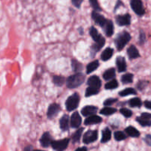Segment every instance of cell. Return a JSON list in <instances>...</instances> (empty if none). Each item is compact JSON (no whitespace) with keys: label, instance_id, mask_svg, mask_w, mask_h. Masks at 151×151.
<instances>
[{"label":"cell","instance_id":"18","mask_svg":"<svg viewBox=\"0 0 151 151\" xmlns=\"http://www.w3.org/2000/svg\"><path fill=\"white\" fill-rule=\"evenodd\" d=\"M103 29H104L105 32H106L107 36H111L114 33V24L113 22L110 20H107V22L103 27Z\"/></svg>","mask_w":151,"mask_h":151},{"label":"cell","instance_id":"24","mask_svg":"<svg viewBox=\"0 0 151 151\" xmlns=\"http://www.w3.org/2000/svg\"><path fill=\"white\" fill-rule=\"evenodd\" d=\"M115 69L114 68H111V69H107L106 72L103 73V78H104L106 81H109V80H111L114 78L115 76Z\"/></svg>","mask_w":151,"mask_h":151},{"label":"cell","instance_id":"36","mask_svg":"<svg viewBox=\"0 0 151 151\" xmlns=\"http://www.w3.org/2000/svg\"><path fill=\"white\" fill-rule=\"evenodd\" d=\"M120 113L122 114L124 116H125V117L127 118L131 117L133 114L132 111H131V110H129V109H125V108H123V109H120Z\"/></svg>","mask_w":151,"mask_h":151},{"label":"cell","instance_id":"42","mask_svg":"<svg viewBox=\"0 0 151 151\" xmlns=\"http://www.w3.org/2000/svg\"><path fill=\"white\" fill-rule=\"evenodd\" d=\"M145 141L147 143V145H148L149 146H151V135L148 134V135L146 136V137H145Z\"/></svg>","mask_w":151,"mask_h":151},{"label":"cell","instance_id":"7","mask_svg":"<svg viewBox=\"0 0 151 151\" xmlns=\"http://www.w3.org/2000/svg\"><path fill=\"white\" fill-rule=\"evenodd\" d=\"M97 139V131H88L84 134L83 141L85 144H90L94 142Z\"/></svg>","mask_w":151,"mask_h":151},{"label":"cell","instance_id":"29","mask_svg":"<svg viewBox=\"0 0 151 151\" xmlns=\"http://www.w3.org/2000/svg\"><path fill=\"white\" fill-rule=\"evenodd\" d=\"M52 80L53 83L58 86H61L65 83V78L62 76H59V75H55L53 77Z\"/></svg>","mask_w":151,"mask_h":151},{"label":"cell","instance_id":"10","mask_svg":"<svg viewBox=\"0 0 151 151\" xmlns=\"http://www.w3.org/2000/svg\"><path fill=\"white\" fill-rule=\"evenodd\" d=\"M91 17L94 19V22H96V24H98L99 26L102 27H103L105 26V24H106V22H107V19H105L104 16L99 14L96 11L92 12V13H91Z\"/></svg>","mask_w":151,"mask_h":151},{"label":"cell","instance_id":"28","mask_svg":"<svg viewBox=\"0 0 151 151\" xmlns=\"http://www.w3.org/2000/svg\"><path fill=\"white\" fill-rule=\"evenodd\" d=\"M133 79H134V75L132 74H125L121 78V81H122V83L123 84H128L131 83L133 82Z\"/></svg>","mask_w":151,"mask_h":151},{"label":"cell","instance_id":"32","mask_svg":"<svg viewBox=\"0 0 151 151\" xmlns=\"http://www.w3.org/2000/svg\"><path fill=\"white\" fill-rule=\"evenodd\" d=\"M72 69L75 72H80V71L82 70L83 69V65L82 63H81L80 62H78L76 60H72Z\"/></svg>","mask_w":151,"mask_h":151},{"label":"cell","instance_id":"40","mask_svg":"<svg viewBox=\"0 0 151 151\" xmlns=\"http://www.w3.org/2000/svg\"><path fill=\"white\" fill-rule=\"evenodd\" d=\"M72 4H74V6H75L76 7L79 8L81 7V4L83 2V0H72Z\"/></svg>","mask_w":151,"mask_h":151},{"label":"cell","instance_id":"46","mask_svg":"<svg viewBox=\"0 0 151 151\" xmlns=\"http://www.w3.org/2000/svg\"><path fill=\"white\" fill-rule=\"evenodd\" d=\"M34 151H43V150H34Z\"/></svg>","mask_w":151,"mask_h":151},{"label":"cell","instance_id":"22","mask_svg":"<svg viewBox=\"0 0 151 151\" xmlns=\"http://www.w3.org/2000/svg\"><path fill=\"white\" fill-rule=\"evenodd\" d=\"M111 131L108 128H105L103 131V134H102L101 142H108L111 139Z\"/></svg>","mask_w":151,"mask_h":151},{"label":"cell","instance_id":"38","mask_svg":"<svg viewBox=\"0 0 151 151\" xmlns=\"http://www.w3.org/2000/svg\"><path fill=\"white\" fill-rule=\"evenodd\" d=\"M116 101H117V99L116 98H109L103 103V104H104V106H111Z\"/></svg>","mask_w":151,"mask_h":151},{"label":"cell","instance_id":"13","mask_svg":"<svg viewBox=\"0 0 151 151\" xmlns=\"http://www.w3.org/2000/svg\"><path fill=\"white\" fill-rule=\"evenodd\" d=\"M71 126L72 128H78L80 125H81V122H82V118L80 116L78 112H75L73 113V114L71 116Z\"/></svg>","mask_w":151,"mask_h":151},{"label":"cell","instance_id":"12","mask_svg":"<svg viewBox=\"0 0 151 151\" xmlns=\"http://www.w3.org/2000/svg\"><path fill=\"white\" fill-rule=\"evenodd\" d=\"M60 110V107L58 104L53 103V104L50 105L48 109V111H47V116L50 119H52V118H53L55 115H57L58 114Z\"/></svg>","mask_w":151,"mask_h":151},{"label":"cell","instance_id":"6","mask_svg":"<svg viewBox=\"0 0 151 151\" xmlns=\"http://www.w3.org/2000/svg\"><path fill=\"white\" fill-rule=\"evenodd\" d=\"M131 6L133 10L139 16L145 14V9L141 0H131Z\"/></svg>","mask_w":151,"mask_h":151},{"label":"cell","instance_id":"25","mask_svg":"<svg viewBox=\"0 0 151 151\" xmlns=\"http://www.w3.org/2000/svg\"><path fill=\"white\" fill-rule=\"evenodd\" d=\"M98 66H99L98 60H94V61L91 62V63L87 66L86 73L87 74L91 73V72H93L94 71H95L96 69L98 68Z\"/></svg>","mask_w":151,"mask_h":151},{"label":"cell","instance_id":"5","mask_svg":"<svg viewBox=\"0 0 151 151\" xmlns=\"http://www.w3.org/2000/svg\"><path fill=\"white\" fill-rule=\"evenodd\" d=\"M69 142V139H63L58 140V141H52L51 143V145L55 150L63 151L67 148Z\"/></svg>","mask_w":151,"mask_h":151},{"label":"cell","instance_id":"16","mask_svg":"<svg viewBox=\"0 0 151 151\" xmlns=\"http://www.w3.org/2000/svg\"><path fill=\"white\" fill-rule=\"evenodd\" d=\"M116 66H117V69L119 72H125L126 70V61H125V58L123 57H121V56H119V57L116 58Z\"/></svg>","mask_w":151,"mask_h":151},{"label":"cell","instance_id":"1","mask_svg":"<svg viewBox=\"0 0 151 151\" xmlns=\"http://www.w3.org/2000/svg\"><path fill=\"white\" fill-rule=\"evenodd\" d=\"M90 35H91V38L94 39L95 41V44L92 46V50H94V52L99 51L102 47L104 46L105 43H106V40L105 38L97 32L95 27H91L90 28Z\"/></svg>","mask_w":151,"mask_h":151},{"label":"cell","instance_id":"31","mask_svg":"<svg viewBox=\"0 0 151 151\" xmlns=\"http://www.w3.org/2000/svg\"><path fill=\"white\" fill-rule=\"evenodd\" d=\"M83 128H79V129L73 134V136H72V141H73V142H78L79 141L80 139H81V135H82L83 134Z\"/></svg>","mask_w":151,"mask_h":151},{"label":"cell","instance_id":"30","mask_svg":"<svg viewBox=\"0 0 151 151\" xmlns=\"http://www.w3.org/2000/svg\"><path fill=\"white\" fill-rule=\"evenodd\" d=\"M142 104V103L141 100L138 97L131 99L129 101V105L131 107H141Z\"/></svg>","mask_w":151,"mask_h":151},{"label":"cell","instance_id":"27","mask_svg":"<svg viewBox=\"0 0 151 151\" xmlns=\"http://www.w3.org/2000/svg\"><path fill=\"white\" fill-rule=\"evenodd\" d=\"M119 94L121 97H125V96L131 95V94H136L137 91L133 88H128L121 91Z\"/></svg>","mask_w":151,"mask_h":151},{"label":"cell","instance_id":"15","mask_svg":"<svg viewBox=\"0 0 151 151\" xmlns=\"http://www.w3.org/2000/svg\"><path fill=\"white\" fill-rule=\"evenodd\" d=\"M52 142V137L49 132L44 133L41 137V139H40L41 146L44 147H48L51 145Z\"/></svg>","mask_w":151,"mask_h":151},{"label":"cell","instance_id":"43","mask_svg":"<svg viewBox=\"0 0 151 151\" xmlns=\"http://www.w3.org/2000/svg\"><path fill=\"white\" fill-rule=\"evenodd\" d=\"M145 106L147 109H150L151 110V101H149V100H146L145 102Z\"/></svg>","mask_w":151,"mask_h":151},{"label":"cell","instance_id":"41","mask_svg":"<svg viewBox=\"0 0 151 151\" xmlns=\"http://www.w3.org/2000/svg\"><path fill=\"white\" fill-rule=\"evenodd\" d=\"M145 41V35L144 32L142 30L140 32V35H139V42L141 44H143V43Z\"/></svg>","mask_w":151,"mask_h":151},{"label":"cell","instance_id":"35","mask_svg":"<svg viewBox=\"0 0 151 151\" xmlns=\"http://www.w3.org/2000/svg\"><path fill=\"white\" fill-rule=\"evenodd\" d=\"M126 135L122 131H116L114 133V138L116 141H122L126 139Z\"/></svg>","mask_w":151,"mask_h":151},{"label":"cell","instance_id":"34","mask_svg":"<svg viewBox=\"0 0 151 151\" xmlns=\"http://www.w3.org/2000/svg\"><path fill=\"white\" fill-rule=\"evenodd\" d=\"M99 91H100V89L93 88V87H88L86 89V97H90V96L96 95V94H98Z\"/></svg>","mask_w":151,"mask_h":151},{"label":"cell","instance_id":"45","mask_svg":"<svg viewBox=\"0 0 151 151\" xmlns=\"http://www.w3.org/2000/svg\"><path fill=\"white\" fill-rule=\"evenodd\" d=\"M75 151H87V148L86 147H80V148H78Z\"/></svg>","mask_w":151,"mask_h":151},{"label":"cell","instance_id":"33","mask_svg":"<svg viewBox=\"0 0 151 151\" xmlns=\"http://www.w3.org/2000/svg\"><path fill=\"white\" fill-rule=\"evenodd\" d=\"M118 86V81L116 80H111L110 82L107 83L105 86L106 89H114Z\"/></svg>","mask_w":151,"mask_h":151},{"label":"cell","instance_id":"3","mask_svg":"<svg viewBox=\"0 0 151 151\" xmlns=\"http://www.w3.org/2000/svg\"><path fill=\"white\" fill-rule=\"evenodd\" d=\"M131 38V35L127 32H121L120 34H119L117 38L115 40V44H116L117 50H122L125 47V45L129 42Z\"/></svg>","mask_w":151,"mask_h":151},{"label":"cell","instance_id":"26","mask_svg":"<svg viewBox=\"0 0 151 151\" xmlns=\"http://www.w3.org/2000/svg\"><path fill=\"white\" fill-rule=\"evenodd\" d=\"M116 109L114 108L111 107H105L103 109H101L100 111V114L103 115H106V116H109V115H111L113 114L116 113Z\"/></svg>","mask_w":151,"mask_h":151},{"label":"cell","instance_id":"37","mask_svg":"<svg viewBox=\"0 0 151 151\" xmlns=\"http://www.w3.org/2000/svg\"><path fill=\"white\" fill-rule=\"evenodd\" d=\"M89 1L91 7L94 8V10H96V11H100L101 10V8H100V5H99V3L97 1V0H89Z\"/></svg>","mask_w":151,"mask_h":151},{"label":"cell","instance_id":"8","mask_svg":"<svg viewBox=\"0 0 151 151\" xmlns=\"http://www.w3.org/2000/svg\"><path fill=\"white\" fill-rule=\"evenodd\" d=\"M137 121L142 126H150L151 125V114L143 113L139 117L137 118Z\"/></svg>","mask_w":151,"mask_h":151},{"label":"cell","instance_id":"17","mask_svg":"<svg viewBox=\"0 0 151 151\" xmlns=\"http://www.w3.org/2000/svg\"><path fill=\"white\" fill-rule=\"evenodd\" d=\"M102 122V118L100 116H97V115H92V116H90L88 117H87L85 119V125H93V124H97L100 123Z\"/></svg>","mask_w":151,"mask_h":151},{"label":"cell","instance_id":"19","mask_svg":"<svg viewBox=\"0 0 151 151\" xmlns=\"http://www.w3.org/2000/svg\"><path fill=\"white\" fill-rule=\"evenodd\" d=\"M128 55L129 56L130 59H135L137 58L140 56L139 52L138 50L135 46H131L128 49Z\"/></svg>","mask_w":151,"mask_h":151},{"label":"cell","instance_id":"23","mask_svg":"<svg viewBox=\"0 0 151 151\" xmlns=\"http://www.w3.org/2000/svg\"><path fill=\"white\" fill-rule=\"evenodd\" d=\"M125 131H126L127 134L131 137H139L140 135L139 131L137 129H136L134 127L132 126H129L128 128H126Z\"/></svg>","mask_w":151,"mask_h":151},{"label":"cell","instance_id":"9","mask_svg":"<svg viewBox=\"0 0 151 151\" xmlns=\"http://www.w3.org/2000/svg\"><path fill=\"white\" fill-rule=\"evenodd\" d=\"M116 22L119 26H127L131 24V16L130 14L122 15V16H118L116 18Z\"/></svg>","mask_w":151,"mask_h":151},{"label":"cell","instance_id":"11","mask_svg":"<svg viewBox=\"0 0 151 151\" xmlns=\"http://www.w3.org/2000/svg\"><path fill=\"white\" fill-rule=\"evenodd\" d=\"M88 85L89 86V87H93V88H97V89H100V88L101 87V81L99 78V77H97V75H94V76H91L88 78V82H87Z\"/></svg>","mask_w":151,"mask_h":151},{"label":"cell","instance_id":"14","mask_svg":"<svg viewBox=\"0 0 151 151\" xmlns=\"http://www.w3.org/2000/svg\"><path fill=\"white\" fill-rule=\"evenodd\" d=\"M97 111V108L94 106H85L83 109L81 110V113L83 116H88L94 115Z\"/></svg>","mask_w":151,"mask_h":151},{"label":"cell","instance_id":"2","mask_svg":"<svg viewBox=\"0 0 151 151\" xmlns=\"http://www.w3.org/2000/svg\"><path fill=\"white\" fill-rule=\"evenodd\" d=\"M85 81V75L81 72L72 75L66 80V86L69 88H75L83 83Z\"/></svg>","mask_w":151,"mask_h":151},{"label":"cell","instance_id":"39","mask_svg":"<svg viewBox=\"0 0 151 151\" xmlns=\"http://www.w3.org/2000/svg\"><path fill=\"white\" fill-rule=\"evenodd\" d=\"M147 83H147V81H139V83L138 85H137V87H138V88L139 90H142L143 88L147 85Z\"/></svg>","mask_w":151,"mask_h":151},{"label":"cell","instance_id":"4","mask_svg":"<svg viewBox=\"0 0 151 151\" xmlns=\"http://www.w3.org/2000/svg\"><path fill=\"white\" fill-rule=\"evenodd\" d=\"M80 102V97L77 93L72 94L69 97H68L67 100L66 102V107L69 111L75 110L78 108V104Z\"/></svg>","mask_w":151,"mask_h":151},{"label":"cell","instance_id":"21","mask_svg":"<svg viewBox=\"0 0 151 151\" xmlns=\"http://www.w3.org/2000/svg\"><path fill=\"white\" fill-rule=\"evenodd\" d=\"M114 53V50L112 48H107L102 52L101 58L103 60H109L112 57Z\"/></svg>","mask_w":151,"mask_h":151},{"label":"cell","instance_id":"20","mask_svg":"<svg viewBox=\"0 0 151 151\" xmlns=\"http://www.w3.org/2000/svg\"><path fill=\"white\" fill-rule=\"evenodd\" d=\"M69 116L63 115L60 120V127L62 131H66L69 128Z\"/></svg>","mask_w":151,"mask_h":151},{"label":"cell","instance_id":"44","mask_svg":"<svg viewBox=\"0 0 151 151\" xmlns=\"http://www.w3.org/2000/svg\"><path fill=\"white\" fill-rule=\"evenodd\" d=\"M24 151H34V150L32 146H27V147L24 148Z\"/></svg>","mask_w":151,"mask_h":151}]
</instances>
